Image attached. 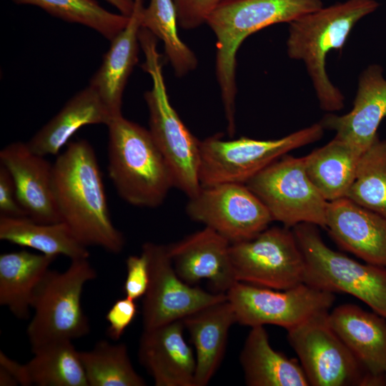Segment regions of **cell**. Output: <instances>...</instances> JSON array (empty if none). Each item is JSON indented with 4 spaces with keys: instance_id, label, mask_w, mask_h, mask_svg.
Masks as SVG:
<instances>
[{
    "instance_id": "cell-1",
    "label": "cell",
    "mask_w": 386,
    "mask_h": 386,
    "mask_svg": "<svg viewBox=\"0 0 386 386\" xmlns=\"http://www.w3.org/2000/svg\"><path fill=\"white\" fill-rule=\"evenodd\" d=\"M52 187L61 221L86 247L118 254L125 245L109 212L101 171L93 147L71 142L52 164Z\"/></svg>"
},
{
    "instance_id": "cell-2",
    "label": "cell",
    "mask_w": 386,
    "mask_h": 386,
    "mask_svg": "<svg viewBox=\"0 0 386 386\" xmlns=\"http://www.w3.org/2000/svg\"><path fill=\"white\" fill-rule=\"evenodd\" d=\"M323 7L322 0H224L207 24L217 38L216 76L227 129H235L236 56L251 34L278 23H290Z\"/></svg>"
},
{
    "instance_id": "cell-3",
    "label": "cell",
    "mask_w": 386,
    "mask_h": 386,
    "mask_svg": "<svg viewBox=\"0 0 386 386\" xmlns=\"http://www.w3.org/2000/svg\"><path fill=\"white\" fill-rule=\"evenodd\" d=\"M379 7L376 0H347L307 13L289 23L288 56L302 61L321 109L333 112L344 107L345 97L330 80L326 57L341 49L355 24Z\"/></svg>"
},
{
    "instance_id": "cell-4",
    "label": "cell",
    "mask_w": 386,
    "mask_h": 386,
    "mask_svg": "<svg viewBox=\"0 0 386 386\" xmlns=\"http://www.w3.org/2000/svg\"><path fill=\"white\" fill-rule=\"evenodd\" d=\"M107 127L108 173L117 194L135 207L160 206L174 184L149 129L122 114L113 117Z\"/></svg>"
},
{
    "instance_id": "cell-5",
    "label": "cell",
    "mask_w": 386,
    "mask_h": 386,
    "mask_svg": "<svg viewBox=\"0 0 386 386\" xmlns=\"http://www.w3.org/2000/svg\"><path fill=\"white\" fill-rule=\"evenodd\" d=\"M139 41L144 55L142 67L152 82L151 89L144 94L149 131L172 172L174 187L190 197L202 188L200 141L185 126L169 101L157 38L142 27Z\"/></svg>"
},
{
    "instance_id": "cell-6",
    "label": "cell",
    "mask_w": 386,
    "mask_h": 386,
    "mask_svg": "<svg viewBox=\"0 0 386 386\" xmlns=\"http://www.w3.org/2000/svg\"><path fill=\"white\" fill-rule=\"evenodd\" d=\"M96 275L88 258L71 260L63 272L47 271L31 303L34 315L26 329L31 350L51 342L72 341L89 333L81 297L85 284Z\"/></svg>"
},
{
    "instance_id": "cell-7",
    "label": "cell",
    "mask_w": 386,
    "mask_h": 386,
    "mask_svg": "<svg viewBox=\"0 0 386 386\" xmlns=\"http://www.w3.org/2000/svg\"><path fill=\"white\" fill-rule=\"evenodd\" d=\"M292 229L305 261V283L350 294L386 319V267L362 264L330 249L315 224L301 223Z\"/></svg>"
},
{
    "instance_id": "cell-8",
    "label": "cell",
    "mask_w": 386,
    "mask_h": 386,
    "mask_svg": "<svg viewBox=\"0 0 386 386\" xmlns=\"http://www.w3.org/2000/svg\"><path fill=\"white\" fill-rule=\"evenodd\" d=\"M319 122L277 139L247 137L225 140L216 134L200 141L199 180L202 186L246 184L252 177L290 151L320 140Z\"/></svg>"
},
{
    "instance_id": "cell-9",
    "label": "cell",
    "mask_w": 386,
    "mask_h": 386,
    "mask_svg": "<svg viewBox=\"0 0 386 386\" xmlns=\"http://www.w3.org/2000/svg\"><path fill=\"white\" fill-rule=\"evenodd\" d=\"M245 184L264 204L273 221L290 229L301 223L325 228L328 202L310 179L304 157L284 154Z\"/></svg>"
},
{
    "instance_id": "cell-10",
    "label": "cell",
    "mask_w": 386,
    "mask_h": 386,
    "mask_svg": "<svg viewBox=\"0 0 386 386\" xmlns=\"http://www.w3.org/2000/svg\"><path fill=\"white\" fill-rule=\"evenodd\" d=\"M235 279L260 287L287 290L305 283V261L292 229L267 227L229 248Z\"/></svg>"
},
{
    "instance_id": "cell-11",
    "label": "cell",
    "mask_w": 386,
    "mask_h": 386,
    "mask_svg": "<svg viewBox=\"0 0 386 386\" xmlns=\"http://www.w3.org/2000/svg\"><path fill=\"white\" fill-rule=\"evenodd\" d=\"M225 294L240 325H273L287 330L328 312L335 299L334 293L306 283L274 290L236 282Z\"/></svg>"
},
{
    "instance_id": "cell-12",
    "label": "cell",
    "mask_w": 386,
    "mask_h": 386,
    "mask_svg": "<svg viewBox=\"0 0 386 386\" xmlns=\"http://www.w3.org/2000/svg\"><path fill=\"white\" fill-rule=\"evenodd\" d=\"M328 313L287 330L310 385H369L366 371L330 326Z\"/></svg>"
},
{
    "instance_id": "cell-13",
    "label": "cell",
    "mask_w": 386,
    "mask_h": 386,
    "mask_svg": "<svg viewBox=\"0 0 386 386\" xmlns=\"http://www.w3.org/2000/svg\"><path fill=\"white\" fill-rule=\"evenodd\" d=\"M185 211L192 220L213 229L231 244L253 238L273 221L260 199L240 183L202 186L188 197Z\"/></svg>"
},
{
    "instance_id": "cell-14",
    "label": "cell",
    "mask_w": 386,
    "mask_h": 386,
    "mask_svg": "<svg viewBox=\"0 0 386 386\" xmlns=\"http://www.w3.org/2000/svg\"><path fill=\"white\" fill-rule=\"evenodd\" d=\"M149 263V279L143 297L144 330L183 320L213 303L225 293H210L183 281L176 272L167 245L146 242L142 247Z\"/></svg>"
},
{
    "instance_id": "cell-15",
    "label": "cell",
    "mask_w": 386,
    "mask_h": 386,
    "mask_svg": "<svg viewBox=\"0 0 386 386\" xmlns=\"http://www.w3.org/2000/svg\"><path fill=\"white\" fill-rule=\"evenodd\" d=\"M230 244L222 235L204 227L167 247L174 269L183 281L192 284L207 279L217 292L226 293L237 282Z\"/></svg>"
},
{
    "instance_id": "cell-16",
    "label": "cell",
    "mask_w": 386,
    "mask_h": 386,
    "mask_svg": "<svg viewBox=\"0 0 386 386\" xmlns=\"http://www.w3.org/2000/svg\"><path fill=\"white\" fill-rule=\"evenodd\" d=\"M325 229L342 249L386 267V217L342 197L327 202Z\"/></svg>"
},
{
    "instance_id": "cell-17",
    "label": "cell",
    "mask_w": 386,
    "mask_h": 386,
    "mask_svg": "<svg viewBox=\"0 0 386 386\" xmlns=\"http://www.w3.org/2000/svg\"><path fill=\"white\" fill-rule=\"evenodd\" d=\"M0 164L11 174L17 199L27 216L40 223L61 221L54 201L52 164L27 142H14L0 152Z\"/></svg>"
},
{
    "instance_id": "cell-18",
    "label": "cell",
    "mask_w": 386,
    "mask_h": 386,
    "mask_svg": "<svg viewBox=\"0 0 386 386\" xmlns=\"http://www.w3.org/2000/svg\"><path fill=\"white\" fill-rule=\"evenodd\" d=\"M328 321L369 377V385H386V319L353 304L328 313Z\"/></svg>"
},
{
    "instance_id": "cell-19",
    "label": "cell",
    "mask_w": 386,
    "mask_h": 386,
    "mask_svg": "<svg viewBox=\"0 0 386 386\" xmlns=\"http://www.w3.org/2000/svg\"><path fill=\"white\" fill-rule=\"evenodd\" d=\"M386 116V79L379 64L369 65L360 75L353 107L344 115L328 114L320 122L335 137L363 153L378 137Z\"/></svg>"
},
{
    "instance_id": "cell-20",
    "label": "cell",
    "mask_w": 386,
    "mask_h": 386,
    "mask_svg": "<svg viewBox=\"0 0 386 386\" xmlns=\"http://www.w3.org/2000/svg\"><path fill=\"white\" fill-rule=\"evenodd\" d=\"M184 330L181 320L142 334L139 362L156 386H194L196 357L184 340Z\"/></svg>"
},
{
    "instance_id": "cell-21",
    "label": "cell",
    "mask_w": 386,
    "mask_h": 386,
    "mask_svg": "<svg viewBox=\"0 0 386 386\" xmlns=\"http://www.w3.org/2000/svg\"><path fill=\"white\" fill-rule=\"evenodd\" d=\"M134 1V9L127 26L111 40L109 49L89 84L113 117L122 114L124 90L138 61L139 32L144 7L143 0Z\"/></svg>"
},
{
    "instance_id": "cell-22",
    "label": "cell",
    "mask_w": 386,
    "mask_h": 386,
    "mask_svg": "<svg viewBox=\"0 0 386 386\" xmlns=\"http://www.w3.org/2000/svg\"><path fill=\"white\" fill-rule=\"evenodd\" d=\"M182 322L195 350L194 386H205L223 360L229 331L237 322L235 313L227 298L196 311Z\"/></svg>"
},
{
    "instance_id": "cell-23",
    "label": "cell",
    "mask_w": 386,
    "mask_h": 386,
    "mask_svg": "<svg viewBox=\"0 0 386 386\" xmlns=\"http://www.w3.org/2000/svg\"><path fill=\"white\" fill-rule=\"evenodd\" d=\"M113 117L96 92L88 85L67 101L27 144L39 155H56L82 127L89 124L107 126Z\"/></svg>"
},
{
    "instance_id": "cell-24",
    "label": "cell",
    "mask_w": 386,
    "mask_h": 386,
    "mask_svg": "<svg viewBox=\"0 0 386 386\" xmlns=\"http://www.w3.org/2000/svg\"><path fill=\"white\" fill-rule=\"evenodd\" d=\"M239 362L249 386L310 385L297 360L290 359L272 347L264 326L251 327Z\"/></svg>"
},
{
    "instance_id": "cell-25",
    "label": "cell",
    "mask_w": 386,
    "mask_h": 386,
    "mask_svg": "<svg viewBox=\"0 0 386 386\" xmlns=\"http://www.w3.org/2000/svg\"><path fill=\"white\" fill-rule=\"evenodd\" d=\"M56 257L26 250L0 255V305L26 320L34 292Z\"/></svg>"
},
{
    "instance_id": "cell-26",
    "label": "cell",
    "mask_w": 386,
    "mask_h": 386,
    "mask_svg": "<svg viewBox=\"0 0 386 386\" xmlns=\"http://www.w3.org/2000/svg\"><path fill=\"white\" fill-rule=\"evenodd\" d=\"M362 154L350 144L334 137L304 157L307 174L326 201L346 197Z\"/></svg>"
},
{
    "instance_id": "cell-27",
    "label": "cell",
    "mask_w": 386,
    "mask_h": 386,
    "mask_svg": "<svg viewBox=\"0 0 386 386\" xmlns=\"http://www.w3.org/2000/svg\"><path fill=\"white\" fill-rule=\"evenodd\" d=\"M0 239L42 254L86 259L89 252L63 222L40 223L29 217L0 216Z\"/></svg>"
},
{
    "instance_id": "cell-28",
    "label": "cell",
    "mask_w": 386,
    "mask_h": 386,
    "mask_svg": "<svg viewBox=\"0 0 386 386\" xmlns=\"http://www.w3.org/2000/svg\"><path fill=\"white\" fill-rule=\"evenodd\" d=\"M26 367L32 385L89 386L79 351L71 340H58L35 350Z\"/></svg>"
},
{
    "instance_id": "cell-29",
    "label": "cell",
    "mask_w": 386,
    "mask_h": 386,
    "mask_svg": "<svg viewBox=\"0 0 386 386\" xmlns=\"http://www.w3.org/2000/svg\"><path fill=\"white\" fill-rule=\"evenodd\" d=\"M89 386H144L136 372L126 345L97 342L89 351L79 352Z\"/></svg>"
},
{
    "instance_id": "cell-30",
    "label": "cell",
    "mask_w": 386,
    "mask_h": 386,
    "mask_svg": "<svg viewBox=\"0 0 386 386\" xmlns=\"http://www.w3.org/2000/svg\"><path fill=\"white\" fill-rule=\"evenodd\" d=\"M178 25L173 0H150L143 9L142 27L163 42L166 56L176 76L182 77L197 67V59L179 36Z\"/></svg>"
},
{
    "instance_id": "cell-31",
    "label": "cell",
    "mask_w": 386,
    "mask_h": 386,
    "mask_svg": "<svg viewBox=\"0 0 386 386\" xmlns=\"http://www.w3.org/2000/svg\"><path fill=\"white\" fill-rule=\"evenodd\" d=\"M345 197L386 217V139L377 137L362 153Z\"/></svg>"
},
{
    "instance_id": "cell-32",
    "label": "cell",
    "mask_w": 386,
    "mask_h": 386,
    "mask_svg": "<svg viewBox=\"0 0 386 386\" xmlns=\"http://www.w3.org/2000/svg\"><path fill=\"white\" fill-rule=\"evenodd\" d=\"M36 6L66 21L89 27L112 40L127 24L129 16L110 12L95 0H13Z\"/></svg>"
},
{
    "instance_id": "cell-33",
    "label": "cell",
    "mask_w": 386,
    "mask_h": 386,
    "mask_svg": "<svg viewBox=\"0 0 386 386\" xmlns=\"http://www.w3.org/2000/svg\"><path fill=\"white\" fill-rule=\"evenodd\" d=\"M224 0H173L178 24L192 29L206 23L209 16Z\"/></svg>"
},
{
    "instance_id": "cell-34",
    "label": "cell",
    "mask_w": 386,
    "mask_h": 386,
    "mask_svg": "<svg viewBox=\"0 0 386 386\" xmlns=\"http://www.w3.org/2000/svg\"><path fill=\"white\" fill-rule=\"evenodd\" d=\"M127 276L123 290L125 297L134 300L143 297L149 284V263L146 255L129 256L126 260Z\"/></svg>"
},
{
    "instance_id": "cell-35",
    "label": "cell",
    "mask_w": 386,
    "mask_h": 386,
    "mask_svg": "<svg viewBox=\"0 0 386 386\" xmlns=\"http://www.w3.org/2000/svg\"><path fill=\"white\" fill-rule=\"evenodd\" d=\"M137 312L134 300L127 297L117 300L106 314L105 318L109 324L107 335L114 341L119 340L134 320Z\"/></svg>"
},
{
    "instance_id": "cell-36",
    "label": "cell",
    "mask_w": 386,
    "mask_h": 386,
    "mask_svg": "<svg viewBox=\"0 0 386 386\" xmlns=\"http://www.w3.org/2000/svg\"><path fill=\"white\" fill-rule=\"evenodd\" d=\"M0 216L28 217L20 205L14 180L7 169L0 164Z\"/></svg>"
},
{
    "instance_id": "cell-37",
    "label": "cell",
    "mask_w": 386,
    "mask_h": 386,
    "mask_svg": "<svg viewBox=\"0 0 386 386\" xmlns=\"http://www.w3.org/2000/svg\"><path fill=\"white\" fill-rule=\"evenodd\" d=\"M0 367L6 370L19 385H32L26 365L20 364L0 352Z\"/></svg>"
},
{
    "instance_id": "cell-38",
    "label": "cell",
    "mask_w": 386,
    "mask_h": 386,
    "mask_svg": "<svg viewBox=\"0 0 386 386\" xmlns=\"http://www.w3.org/2000/svg\"><path fill=\"white\" fill-rule=\"evenodd\" d=\"M108 3L116 7L120 14L129 16L134 9V0H106Z\"/></svg>"
},
{
    "instance_id": "cell-39",
    "label": "cell",
    "mask_w": 386,
    "mask_h": 386,
    "mask_svg": "<svg viewBox=\"0 0 386 386\" xmlns=\"http://www.w3.org/2000/svg\"><path fill=\"white\" fill-rule=\"evenodd\" d=\"M19 385L16 380L4 368L0 367V385L14 386Z\"/></svg>"
}]
</instances>
